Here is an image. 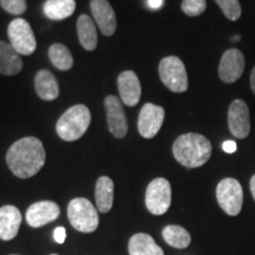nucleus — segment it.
Returning a JSON list of instances; mask_svg holds the SVG:
<instances>
[{
	"mask_svg": "<svg viewBox=\"0 0 255 255\" xmlns=\"http://www.w3.org/2000/svg\"><path fill=\"white\" fill-rule=\"evenodd\" d=\"M46 159V152L39 138L23 137L9 146L6 163L19 178H30L40 171Z\"/></svg>",
	"mask_w": 255,
	"mask_h": 255,
	"instance_id": "f257e3e1",
	"label": "nucleus"
},
{
	"mask_svg": "<svg viewBox=\"0 0 255 255\" xmlns=\"http://www.w3.org/2000/svg\"><path fill=\"white\" fill-rule=\"evenodd\" d=\"M212 143L207 137L196 132L178 136L173 144L174 157L186 168L202 167L212 156Z\"/></svg>",
	"mask_w": 255,
	"mask_h": 255,
	"instance_id": "f03ea898",
	"label": "nucleus"
},
{
	"mask_svg": "<svg viewBox=\"0 0 255 255\" xmlns=\"http://www.w3.org/2000/svg\"><path fill=\"white\" fill-rule=\"evenodd\" d=\"M91 123V114L84 104L73 105L64 113L56 124V131L63 141H77L87 132Z\"/></svg>",
	"mask_w": 255,
	"mask_h": 255,
	"instance_id": "7ed1b4c3",
	"label": "nucleus"
},
{
	"mask_svg": "<svg viewBox=\"0 0 255 255\" xmlns=\"http://www.w3.org/2000/svg\"><path fill=\"white\" fill-rule=\"evenodd\" d=\"M68 218L72 227L82 233L95 232L100 225L97 208L84 197H77L70 201Z\"/></svg>",
	"mask_w": 255,
	"mask_h": 255,
	"instance_id": "20e7f679",
	"label": "nucleus"
},
{
	"mask_svg": "<svg viewBox=\"0 0 255 255\" xmlns=\"http://www.w3.org/2000/svg\"><path fill=\"white\" fill-rule=\"evenodd\" d=\"M159 78L169 90L182 94L188 90V75L182 60L176 56L164 57L158 65Z\"/></svg>",
	"mask_w": 255,
	"mask_h": 255,
	"instance_id": "39448f33",
	"label": "nucleus"
},
{
	"mask_svg": "<svg viewBox=\"0 0 255 255\" xmlns=\"http://www.w3.org/2000/svg\"><path fill=\"white\" fill-rule=\"evenodd\" d=\"M216 199L227 215L237 216L240 214L244 203V190L240 182L232 177L223 178L216 187Z\"/></svg>",
	"mask_w": 255,
	"mask_h": 255,
	"instance_id": "423d86ee",
	"label": "nucleus"
},
{
	"mask_svg": "<svg viewBox=\"0 0 255 255\" xmlns=\"http://www.w3.org/2000/svg\"><path fill=\"white\" fill-rule=\"evenodd\" d=\"M9 44L19 55L30 56L37 49V40L31 25L23 18H15L7 27Z\"/></svg>",
	"mask_w": 255,
	"mask_h": 255,
	"instance_id": "0eeeda50",
	"label": "nucleus"
},
{
	"mask_svg": "<svg viewBox=\"0 0 255 255\" xmlns=\"http://www.w3.org/2000/svg\"><path fill=\"white\" fill-rule=\"evenodd\" d=\"M171 205V187L167 178L157 177L145 190V207L152 215H163Z\"/></svg>",
	"mask_w": 255,
	"mask_h": 255,
	"instance_id": "6e6552de",
	"label": "nucleus"
},
{
	"mask_svg": "<svg viewBox=\"0 0 255 255\" xmlns=\"http://www.w3.org/2000/svg\"><path fill=\"white\" fill-rule=\"evenodd\" d=\"M165 111L159 105L145 103L142 107L137 121L139 135L144 138H154L164 122Z\"/></svg>",
	"mask_w": 255,
	"mask_h": 255,
	"instance_id": "1a4fd4ad",
	"label": "nucleus"
},
{
	"mask_svg": "<svg viewBox=\"0 0 255 255\" xmlns=\"http://www.w3.org/2000/svg\"><path fill=\"white\" fill-rule=\"evenodd\" d=\"M228 127L235 138L244 139L251 132V116L245 101L235 100L228 109Z\"/></svg>",
	"mask_w": 255,
	"mask_h": 255,
	"instance_id": "9d476101",
	"label": "nucleus"
},
{
	"mask_svg": "<svg viewBox=\"0 0 255 255\" xmlns=\"http://www.w3.org/2000/svg\"><path fill=\"white\" fill-rule=\"evenodd\" d=\"M245 56L240 50L229 49L223 53L219 65V77L223 83L237 82L245 71Z\"/></svg>",
	"mask_w": 255,
	"mask_h": 255,
	"instance_id": "9b49d317",
	"label": "nucleus"
},
{
	"mask_svg": "<svg viewBox=\"0 0 255 255\" xmlns=\"http://www.w3.org/2000/svg\"><path fill=\"white\" fill-rule=\"evenodd\" d=\"M105 114H107V122L109 131L116 138H123L128 132L127 116L124 113L122 103L116 96H108L104 100Z\"/></svg>",
	"mask_w": 255,
	"mask_h": 255,
	"instance_id": "f8f14e48",
	"label": "nucleus"
},
{
	"mask_svg": "<svg viewBox=\"0 0 255 255\" xmlns=\"http://www.w3.org/2000/svg\"><path fill=\"white\" fill-rule=\"evenodd\" d=\"M60 208L53 201H39L28 207L26 222L33 228H39L58 219Z\"/></svg>",
	"mask_w": 255,
	"mask_h": 255,
	"instance_id": "ddd939ff",
	"label": "nucleus"
},
{
	"mask_svg": "<svg viewBox=\"0 0 255 255\" xmlns=\"http://www.w3.org/2000/svg\"><path fill=\"white\" fill-rule=\"evenodd\" d=\"M91 13L96 24L104 36H113L116 31L117 20L113 6L108 0H91Z\"/></svg>",
	"mask_w": 255,
	"mask_h": 255,
	"instance_id": "4468645a",
	"label": "nucleus"
},
{
	"mask_svg": "<svg viewBox=\"0 0 255 255\" xmlns=\"http://www.w3.org/2000/svg\"><path fill=\"white\" fill-rule=\"evenodd\" d=\"M121 100L128 107H135L141 100V83L137 75L131 70L123 71L117 79Z\"/></svg>",
	"mask_w": 255,
	"mask_h": 255,
	"instance_id": "2eb2a0df",
	"label": "nucleus"
},
{
	"mask_svg": "<svg viewBox=\"0 0 255 255\" xmlns=\"http://www.w3.org/2000/svg\"><path fill=\"white\" fill-rule=\"evenodd\" d=\"M21 220H23V216L17 207H1L0 208V239L4 241H9L17 237Z\"/></svg>",
	"mask_w": 255,
	"mask_h": 255,
	"instance_id": "dca6fc26",
	"label": "nucleus"
},
{
	"mask_svg": "<svg viewBox=\"0 0 255 255\" xmlns=\"http://www.w3.org/2000/svg\"><path fill=\"white\" fill-rule=\"evenodd\" d=\"M23 59L13 46L0 40V75L14 76L23 70Z\"/></svg>",
	"mask_w": 255,
	"mask_h": 255,
	"instance_id": "f3484780",
	"label": "nucleus"
},
{
	"mask_svg": "<svg viewBox=\"0 0 255 255\" xmlns=\"http://www.w3.org/2000/svg\"><path fill=\"white\" fill-rule=\"evenodd\" d=\"M34 88L37 95L43 101H55L59 96L58 82L49 70H40L34 78Z\"/></svg>",
	"mask_w": 255,
	"mask_h": 255,
	"instance_id": "a211bd4d",
	"label": "nucleus"
},
{
	"mask_svg": "<svg viewBox=\"0 0 255 255\" xmlns=\"http://www.w3.org/2000/svg\"><path fill=\"white\" fill-rule=\"evenodd\" d=\"M128 251L130 255H164L163 250L145 233L132 235L128 244Z\"/></svg>",
	"mask_w": 255,
	"mask_h": 255,
	"instance_id": "6ab92c4d",
	"label": "nucleus"
},
{
	"mask_svg": "<svg viewBox=\"0 0 255 255\" xmlns=\"http://www.w3.org/2000/svg\"><path fill=\"white\" fill-rule=\"evenodd\" d=\"M96 208L101 213L110 212L114 205V182L110 177L101 176L96 182Z\"/></svg>",
	"mask_w": 255,
	"mask_h": 255,
	"instance_id": "aec40b11",
	"label": "nucleus"
},
{
	"mask_svg": "<svg viewBox=\"0 0 255 255\" xmlns=\"http://www.w3.org/2000/svg\"><path fill=\"white\" fill-rule=\"evenodd\" d=\"M77 34L79 43L87 51H94L97 47V30H96L95 23L89 15H79L77 20Z\"/></svg>",
	"mask_w": 255,
	"mask_h": 255,
	"instance_id": "412c9836",
	"label": "nucleus"
},
{
	"mask_svg": "<svg viewBox=\"0 0 255 255\" xmlns=\"http://www.w3.org/2000/svg\"><path fill=\"white\" fill-rule=\"evenodd\" d=\"M75 0H46L43 5L44 14L51 20H63L73 14Z\"/></svg>",
	"mask_w": 255,
	"mask_h": 255,
	"instance_id": "4be33fe9",
	"label": "nucleus"
},
{
	"mask_svg": "<svg viewBox=\"0 0 255 255\" xmlns=\"http://www.w3.org/2000/svg\"><path fill=\"white\" fill-rule=\"evenodd\" d=\"M162 237L169 246L177 248V250H184L191 242L189 232L177 225L165 226L162 231Z\"/></svg>",
	"mask_w": 255,
	"mask_h": 255,
	"instance_id": "5701e85b",
	"label": "nucleus"
},
{
	"mask_svg": "<svg viewBox=\"0 0 255 255\" xmlns=\"http://www.w3.org/2000/svg\"><path fill=\"white\" fill-rule=\"evenodd\" d=\"M49 58L51 63L62 71H68L73 66V57L70 50L63 44H52L49 49Z\"/></svg>",
	"mask_w": 255,
	"mask_h": 255,
	"instance_id": "b1692460",
	"label": "nucleus"
},
{
	"mask_svg": "<svg viewBox=\"0 0 255 255\" xmlns=\"http://www.w3.org/2000/svg\"><path fill=\"white\" fill-rule=\"evenodd\" d=\"M215 2L229 20L235 21L241 17L242 9L239 0H215Z\"/></svg>",
	"mask_w": 255,
	"mask_h": 255,
	"instance_id": "393cba45",
	"label": "nucleus"
},
{
	"mask_svg": "<svg viewBox=\"0 0 255 255\" xmlns=\"http://www.w3.org/2000/svg\"><path fill=\"white\" fill-rule=\"evenodd\" d=\"M181 8L184 14L189 17H197L206 11L207 2L206 0H183Z\"/></svg>",
	"mask_w": 255,
	"mask_h": 255,
	"instance_id": "a878e982",
	"label": "nucleus"
},
{
	"mask_svg": "<svg viewBox=\"0 0 255 255\" xmlns=\"http://www.w3.org/2000/svg\"><path fill=\"white\" fill-rule=\"evenodd\" d=\"M0 6L9 14L20 15L27 9L26 0H0Z\"/></svg>",
	"mask_w": 255,
	"mask_h": 255,
	"instance_id": "bb28decb",
	"label": "nucleus"
},
{
	"mask_svg": "<svg viewBox=\"0 0 255 255\" xmlns=\"http://www.w3.org/2000/svg\"><path fill=\"white\" fill-rule=\"evenodd\" d=\"M53 238H55V241L57 244H64L66 239V231L65 228L58 227L55 229V233H53Z\"/></svg>",
	"mask_w": 255,
	"mask_h": 255,
	"instance_id": "cd10ccee",
	"label": "nucleus"
},
{
	"mask_svg": "<svg viewBox=\"0 0 255 255\" xmlns=\"http://www.w3.org/2000/svg\"><path fill=\"white\" fill-rule=\"evenodd\" d=\"M222 148H223V150L227 152V154H233V152L237 151L238 145L234 141H226L225 143H223Z\"/></svg>",
	"mask_w": 255,
	"mask_h": 255,
	"instance_id": "c85d7f7f",
	"label": "nucleus"
},
{
	"mask_svg": "<svg viewBox=\"0 0 255 255\" xmlns=\"http://www.w3.org/2000/svg\"><path fill=\"white\" fill-rule=\"evenodd\" d=\"M164 0H146L148 7L151 9H159L163 6Z\"/></svg>",
	"mask_w": 255,
	"mask_h": 255,
	"instance_id": "c756f323",
	"label": "nucleus"
},
{
	"mask_svg": "<svg viewBox=\"0 0 255 255\" xmlns=\"http://www.w3.org/2000/svg\"><path fill=\"white\" fill-rule=\"evenodd\" d=\"M251 89L252 91H253V94L255 95V66L251 72Z\"/></svg>",
	"mask_w": 255,
	"mask_h": 255,
	"instance_id": "7c9ffc66",
	"label": "nucleus"
},
{
	"mask_svg": "<svg viewBox=\"0 0 255 255\" xmlns=\"http://www.w3.org/2000/svg\"><path fill=\"white\" fill-rule=\"evenodd\" d=\"M250 188H251L252 195H253V199L255 201V175H253V176H252V178H251Z\"/></svg>",
	"mask_w": 255,
	"mask_h": 255,
	"instance_id": "2f4dec72",
	"label": "nucleus"
},
{
	"mask_svg": "<svg viewBox=\"0 0 255 255\" xmlns=\"http://www.w3.org/2000/svg\"><path fill=\"white\" fill-rule=\"evenodd\" d=\"M51 255H58V254H51Z\"/></svg>",
	"mask_w": 255,
	"mask_h": 255,
	"instance_id": "473e14b6",
	"label": "nucleus"
}]
</instances>
